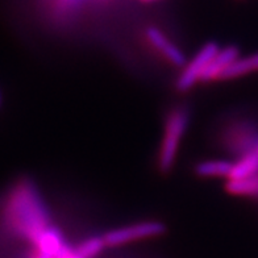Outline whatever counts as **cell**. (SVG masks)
Listing matches in <instances>:
<instances>
[{"instance_id": "2", "label": "cell", "mask_w": 258, "mask_h": 258, "mask_svg": "<svg viewBox=\"0 0 258 258\" xmlns=\"http://www.w3.org/2000/svg\"><path fill=\"white\" fill-rule=\"evenodd\" d=\"M188 121L190 113L183 107L174 108L167 116L158 154V167L162 173H167L174 166Z\"/></svg>"}, {"instance_id": "14", "label": "cell", "mask_w": 258, "mask_h": 258, "mask_svg": "<svg viewBox=\"0 0 258 258\" xmlns=\"http://www.w3.org/2000/svg\"><path fill=\"white\" fill-rule=\"evenodd\" d=\"M143 2H153V0H143Z\"/></svg>"}, {"instance_id": "8", "label": "cell", "mask_w": 258, "mask_h": 258, "mask_svg": "<svg viewBox=\"0 0 258 258\" xmlns=\"http://www.w3.org/2000/svg\"><path fill=\"white\" fill-rule=\"evenodd\" d=\"M233 165V162L225 160L203 161L195 166V174L202 178H229Z\"/></svg>"}, {"instance_id": "11", "label": "cell", "mask_w": 258, "mask_h": 258, "mask_svg": "<svg viewBox=\"0 0 258 258\" xmlns=\"http://www.w3.org/2000/svg\"><path fill=\"white\" fill-rule=\"evenodd\" d=\"M107 246L104 240V236H94V237L86 238L85 241L75 248L77 253L83 258H95L104 250Z\"/></svg>"}, {"instance_id": "6", "label": "cell", "mask_w": 258, "mask_h": 258, "mask_svg": "<svg viewBox=\"0 0 258 258\" xmlns=\"http://www.w3.org/2000/svg\"><path fill=\"white\" fill-rule=\"evenodd\" d=\"M238 58H240V50L234 45H229V46H225L224 49L219 50L218 54L212 58V61L210 62V64L206 69V72H204L203 77H202V82H211L215 81V79H221L225 70L234 61H237Z\"/></svg>"}, {"instance_id": "9", "label": "cell", "mask_w": 258, "mask_h": 258, "mask_svg": "<svg viewBox=\"0 0 258 258\" xmlns=\"http://www.w3.org/2000/svg\"><path fill=\"white\" fill-rule=\"evenodd\" d=\"M255 72H258V53L238 58L225 70L221 79H234Z\"/></svg>"}, {"instance_id": "13", "label": "cell", "mask_w": 258, "mask_h": 258, "mask_svg": "<svg viewBox=\"0 0 258 258\" xmlns=\"http://www.w3.org/2000/svg\"><path fill=\"white\" fill-rule=\"evenodd\" d=\"M249 153H251V154H253V156H254V158H255V160L258 161V144H257V146H255L254 149L251 150V152H249Z\"/></svg>"}, {"instance_id": "12", "label": "cell", "mask_w": 258, "mask_h": 258, "mask_svg": "<svg viewBox=\"0 0 258 258\" xmlns=\"http://www.w3.org/2000/svg\"><path fill=\"white\" fill-rule=\"evenodd\" d=\"M57 258H83V257H81V255L77 253L75 249H72L70 246H68V245L64 244L63 248L61 249V251L58 253Z\"/></svg>"}, {"instance_id": "7", "label": "cell", "mask_w": 258, "mask_h": 258, "mask_svg": "<svg viewBox=\"0 0 258 258\" xmlns=\"http://www.w3.org/2000/svg\"><path fill=\"white\" fill-rule=\"evenodd\" d=\"M64 241L62 233L57 228L49 227L41 233L40 237L34 241L37 255L41 258H57L58 253L63 248Z\"/></svg>"}, {"instance_id": "5", "label": "cell", "mask_w": 258, "mask_h": 258, "mask_svg": "<svg viewBox=\"0 0 258 258\" xmlns=\"http://www.w3.org/2000/svg\"><path fill=\"white\" fill-rule=\"evenodd\" d=\"M145 34L150 44L153 45L170 63L177 68L186 66V55L183 54V51L180 50L174 42H171L158 28L149 27L146 29Z\"/></svg>"}, {"instance_id": "10", "label": "cell", "mask_w": 258, "mask_h": 258, "mask_svg": "<svg viewBox=\"0 0 258 258\" xmlns=\"http://www.w3.org/2000/svg\"><path fill=\"white\" fill-rule=\"evenodd\" d=\"M225 190L232 195L258 197V174L238 179H228L225 183Z\"/></svg>"}, {"instance_id": "15", "label": "cell", "mask_w": 258, "mask_h": 258, "mask_svg": "<svg viewBox=\"0 0 258 258\" xmlns=\"http://www.w3.org/2000/svg\"><path fill=\"white\" fill-rule=\"evenodd\" d=\"M33 258H41V257H38V255H37V254H36V257H33Z\"/></svg>"}, {"instance_id": "3", "label": "cell", "mask_w": 258, "mask_h": 258, "mask_svg": "<svg viewBox=\"0 0 258 258\" xmlns=\"http://www.w3.org/2000/svg\"><path fill=\"white\" fill-rule=\"evenodd\" d=\"M165 224L160 221H141L107 232L104 240L107 246H120L139 240L157 237L165 233Z\"/></svg>"}, {"instance_id": "1", "label": "cell", "mask_w": 258, "mask_h": 258, "mask_svg": "<svg viewBox=\"0 0 258 258\" xmlns=\"http://www.w3.org/2000/svg\"><path fill=\"white\" fill-rule=\"evenodd\" d=\"M3 220L17 237L33 244L50 227L48 208L33 180L21 179L11 188L3 208Z\"/></svg>"}, {"instance_id": "4", "label": "cell", "mask_w": 258, "mask_h": 258, "mask_svg": "<svg viewBox=\"0 0 258 258\" xmlns=\"http://www.w3.org/2000/svg\"><path fill=\"white\" fill-rule=\"evenodd\" d=\"M220 48L214 41L207 42L201 50L198 51L195 57L188 63H186L183 72L180 73L179 78L177 81V90L179 92H187L197 85L198 82L202 81L206 69L212 61V58L218 54Z\"/></svg>"}]
</instances>
